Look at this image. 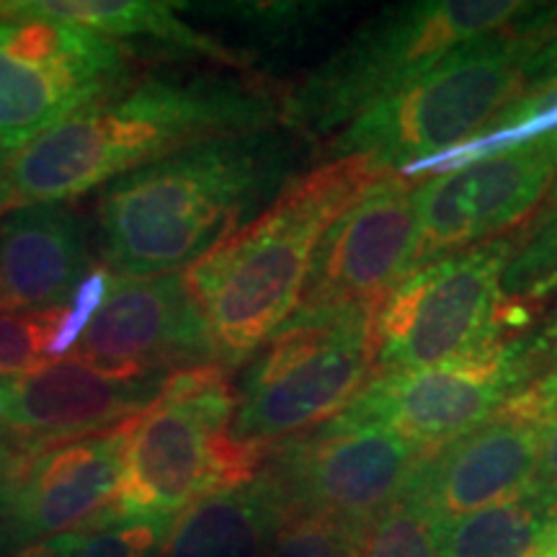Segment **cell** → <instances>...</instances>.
I'll return each instance as SVG.
<instances>
[{"instance_id": "obj_4", "label": "cell", "mask_w": 557, "mask_h": 557, "mask_svg": "<svg viewBox=\"0 0 557 557\" xmlns=\"http://www.w3.org/2000/svg\"><path fill=\"white\" fill-rule=\"evenodd\" d=\"M540 9L524 0H410L369 16L282 99V124L308 143L338 135L470 41Z\"/></svg>"}, {"instance_id": "obj_21", "label": "cell", "mask_w": 557, "mask_h": 557, "mask_svg": "<svg viewBox=\"0 0 557 557\" xmlns=\"http://www.w3.org/2000/svg\"><path fill=\"white\" fill-rule=\"evenodd\" d=\"M555 513L529 493L436 524L438 557H529Z\"/></svg>"}, {"instance_id": "obj_24", "label": "cell", "mask_w": 557, "mask_h": 557, "mask_svg": "<svg viewBox=\"0 0 557 557\" xmlns=\"http://www.w3.org/2000/svg\"><path fill=\"white\" fill-rule=\"evenodd\" d=\"M359 557H438L436 521L403 493L364 527Z\"/></svg>"}, {"instance_id": "obj_3", "label": "cell", "mask_w": 557, "mask_h": 557, "mask_svg": "<svg viewBox=\"0 0 557 557\" xmlns=\"http://www.w3.org/2000/svg\"><path fill=\"white\" fill-rule=\"evenodd\" d=\"M380 176L385 171L367 158L323 160L184 271L222 367L250 359L289 323L320 238Z\"/></svg>"}, {"instance_id": "obj_31", "label": "cell", "mask_w": 557, "mask_h": 557, "mask_svg": "<svg viewBox=\"0 0 557 557\" xmlns=\"http://www.w3.org/2000/svg\"><path fill=\"white\" fill-rule=\"evenodd\" d=\"M16 475V472H13ZM11 478L0 483V557L13 555V537H11Z\"/></svg>"}, {"instance_id": "obj_17", "label": "cell", "mask_w": 557, "mask_h": 557, "mask_svg": "<svg viewBox=\"0 0 557 557\" xmlns=\"http://www.w3.org/2000/svg\"><path fill=\"white\" fill-rule=\"evenodd\" d=\"M547 421L504 408L455 442L426 451L406 491L436 524L524 496Z\"/></svg>"}, {"instance_id": "obj_14", "label": "cell", "mask_w": 557, "mask_h": 557, "mask_svg": "<svg viewBox=\"0 0 557 557\" xmlns=\"http://www.w3.org/2000/svg\"><path fill=\"white\" fill-rule=\"evenodd\" d=\"M70 357L122 374L220 364L181 271L145 278L109 274L107 297Z\"/></svg>"}, {"instance_id": "obj_28", "label": "cell", "mask_w": 557, "mask_h": 557, "mask_svg": "<svg viewBox=\"0 0 557 557\" xmlns=\"http://www.w3.org/2000/svg\"><path fill=\"white\" fill-rule=\"evenodd\" d=\"M524 73L529 90L547 88L557 83V5L545 3L532 24Z\"/></svg>"}, {"instance_id": "obj_15", "label": "cell", "mask_w": 557, "mask_h": 557, "mask_svg": "<svg viewBox=\"0 0 557 557\" xmlns=\"http://www.w3.org/2000/svg\"><path fill=\"white\" fill-rule=\"evenodd\" d=\"M169 372L122 374L62 357L26 377L0 382V431L29 455L103 434L143 416Z\"/></svg>"}, {"instance_id": "obj_34", "label": "cell", "mask_w": 557, "mask_h": 557, "mask_svg": "<svg viewBox=\"0 0 557 557\" xmlns=\"http://www.w3.org/2000/svg\"><path fill=\"white\" fill-rule=\"evenodd\" d=\"M529 557H557V517L549 521L545 534H542Z\"/></svg>"}, {"instance_id": "obj_26", "label": "cell", "mask_w": 557, "mask_h": 557, "mask_svg": "<svg viewBox=\"0 0 557 557\" xmlns=\"http://www.w3.org/2000/svg\"><path fill=\"white\" fill-rule=\"evenodd\" d=\"M160 534L145 524H111L60 534L11 557H156Z\"/></svg>"}, {"instance_id": "obj_2", "label": "cell", "mask_w": 557, "mask_h": 557, "mask_svg": "<svg viewBox=\"0 0 557 557\" xmlns=\"http://www.w3.org/2000/svg\"><path fill=\"white\" fill-rule=\"evenodd\" d=\"M282 99L256 75L165 73L90 103L13 156L11 212L96 186L220 137L282 124Z\"/></svg>"}, {"instance_id": "obj_7", "label": "cell", "mask_w": 557, "mask_h": 557, "mask_svg": "<svg viewBox=\"0 0 557 557\" xmlns=\"http://www.w3.org/2000/svg\"><path fill=\"white\" fill-rule=\"evenodd\" d=\"M374 318L377 308L289 318L243 374L233 444L267 459L338 416L374 374Z\"/></svg>"}, {"instance_id": "obj_10", "label": "cell", "mask_w": 557, "mask_h": 557, "mask_svg": "<svg viewBox=\"0 0 557 557\" xmlns=\"http://www.w3.org/2000/svg\"><path fill=\"white\" fill-rule=\"evenodd\" d=\"M540 348L542 338L513 341L449 364L377 372L344 410L431 451L491 421L524 393Z\"/></svg>"}, {"instance_id": "obj_27", "label": "cell", "mask_w": 557, "mask_h": 557, "mask_svg": "<svg viewBox=\"0 0 557 557\" xmlns=\"http://www.w3.org/2000/svg\"><path fill=\"white\" fill-rule=\"evenodd\" d=\"M519 248L508 263L504 284L508 289H545L549 267L557 259V181L537 212L517 230Z\"/></svg>"}, {"instance_id": "obj_1", "label": "cell", "mask_w": 557, "mask_h": 557, "mask_svg": "<svg viewBox=\"0 0 557 557\" xmlns=\"http://www.w3.org/2000/svg\"><path fill=\"white\" fill-rule=\"evenodd\" d=\"M310 143L284 124L194 145L103 186L96 220L114 278L173 274L287 191Z\"/></svg>"}, {"instance_id": "obj_13", "label": "cell", "mask_w": 557, "mask_h": 557, "mask_svg": "<svg viewBox=\"0 0 557 557\" xmlns=\"http://www.w3.org/2000/svg\"><path fill=\"white\" fill-rule=\"evenodd\" d=\"M416 267V181L385 173L325 230L295 315L380 308Z\"/></svg>"}, {"instance_id": "obj_25", "label": "cell", "mask_w": 557, "mask_h": 557, "mask_svg": "<svg viewBox=\"0 0 557 557\" xmlns=\"http://www.w3.org/2000/svg\"><path fill=\"white\" fill-rule=\"evenodd\" d=\"M364 529L329 513L289 508L271 540L267 557H359Z\"/></svg>"}, {"instance_id": "obj_32", "label": "cell", "mask_w": 557, "mask_h": 557, "mask_svg": "<svg viewBox=\"0 0 557 557\" xmlns=\"http://www.w3.org/2000/svg\"><path fill=\"white\" fill-rule=\"evenodd\" d=\"M29 457V451L21 449L16 442H11V438L0 431V483H3L5 478H11Z\"/></svg>"}, {"instance_id": "obj_19", "label": "cell", "mask_w": 557, "mask_h": 557, "mask_svg": "<svg viewBox=\"0 0 557 557\" xmlns=\"http://www.w3.org/2000/svg\"><path fill=\"white\" fill-rule=\"evenodd\" d=\"M287 511L274 478L261 468L246 483L186 508L163 534L156 557H267Z\"/></svg>"}, {"instance_id": "obj_11", "label": "cell", "mask_w": 557, "mask_h": 557, "mask_svg": "<svg viewBox=\"0 0 557 557\" xmlns=\"http://www.w3.org/2000/svg\"><path fill=\"white\" fill-rule=\"evenodd\" d=\"M426 451L380 423L341 410L263 462L289 508L329 513L364 529L408 491Z\"/></svg>"}, {"instance_id": "obj_22", "label": "cell", "mask_w": 557, "mask_h": 557, "mask_svg": "<svg viewBox=\"0 0 557 557\" xmlns=\"http://www.w3.org/2000/svg\"><path fill=\"white\" fill-rule=\"evenodd\" d=\"M191 9L201 16L230 21L235 29L269 47H295L333 16L329 3H207Z\"/></svg>"}, {"instance_id": "obj_6", "label": "cell", "mask_w": 557, "mask_h": 557, "mask_svg": "<svg viewBox=\"0 0 557 557\" xmlns=\"http://www.w3.org/2000/svg\"><path fill=\"white\" fill-rule=\"evenodd\" d=\"M235 408L227 367L171 374L163 395L132 421L114 524H145L163 537L199 498L253 478L267 459L233 444Z\"/></svg>"}, {"instance_id": "obj_35", "label": "cell", "mask_w": 557, "mask_h": 557, "mask_svg": "<svg viewBox=\"0 0 557 557\" xmlns=\"http://www.w3.org/2000/svg\"><path fill=\"white\" fill-rule=\"evenodd\" d=\"M557 284V269L553 271V274H549V278H547V284H545V289H549V287H555Z\"/></svg>"}, {"instance_id": "obj_23", "label": "cell", "mask_w": 557, "mask_h": 557, "mask_svg": "<svg viewBox=\"0 0 557 557\" xmlns=\"http://www.w3.org/2000/svg\"><path fill=\"white\" fill-rule=\"evenodd\" d=\"M65 320L67 305L24 315L0 312V382L26 377L54 361Z\"/></svg>"}, {"instance_id": "obj_33", "label": "cell", "mask_w": 557, "mask_h": 557, "mask_svg": "<svg viewBox=\"0 0 557 557\" xmlns=\"http://www.w3.org/2000/svg\"><path fill=\"white\" fill-rule=\"evenodd\" d=\"M11 152L0 150V218L11 212Z\"/></svg>"}, {"instance_id": "obj_29", "label": "cell", "mask_w": 557, "mask_h": 557, "mask_svg": "<svg viewBox=\"0 0 557 557\" xmlns=\"http://www.w3.org/2000/svg\"><path fill=\"white\" fill-rule=\"evenodd\" d=\"M527 493L542 508H547L549 513L557 517V416L549 418L545 426L537 468H534V478L529 483Z\"/></svg>"}, {"instance_id": "obj_18", "label": "cell", "mask_w": 557, "mask_h": 557, "mask_svg": "<svg viewBox=\"0 0 557 557\" xmlns=\"http://www.w3.org/2000/svg\"><path fill=\"white\" fill-rule=\"evenodd\" d=\"M88 267L86 233L67 201L18 207L0 218V312L65 308Z\"/></svg>"}, {"instance_id": "obj_9", "label": "cell", "mask_w": 557, "mask_h": 557, "mask_svg": "<svg viewBox=\"0 0 557 557\" xmlns=\"http://www.w3.org/2000/svg\"><path fill=\"white\" fill-rule=\"evenodd\" d=\"M132 83L116 39L0 0V150L16 156L54 124Z\"/></svg>"}, {"instance_id": "obj_12", "label": "cell", "mask_w": 557, "mask_h": 557, "mask_svg": "<svg viewBox=\"0 0 557 557\" xmlns=\"http://www.w3.org/2000/svg\"><path fill=\"white\" fill-rule=\"evenodd\" d=\"M555 181L557 129L429 173L416 184L418 267L521 227Z\"/></svg>"}, {"instance_id": "obj_5", "label": "cell", "mask_w": 557, "mask_h": 557, "mask_svg": "<svg viewBox=\"0 0 557 557\" xmlns=\"http://www.w3.org/2000/svg\"><path fill=\"white\" fill-rule=\"evenodd\" d=\"M540 9L493 37L470 41L374 103L325 145L329 158H367L385 173H413L478 139L529 94V37Z\"/></svg>"}, {"instance_id": "obj_16", "label": "cell", "mask_w": 557, "mask_h": 557, "mask_svg": "<svg viewBox=\"0 0 557 557\" xmlns=\"http://www.w3.org/2000/svg\"><path fill=\"white\" fill-rule=\"evenodd\" d=\"M129 423L32 455L11 480L13 555L60 534L114 524Z\"/></svg>"}, {"instance_id": "obj_30", "label": "cell", "mask_w": 557, "mask_h": 557, "mask_svg": "<svg viewBox=\"0 0 557 557\" xmlns=\"http://www.w3.org/2000/svg\"><path fill=\"white\" fill-rule=\"evenodd\" d=\"M508 408H513L517 413H524L529 418H537V421H549L557 416V364L549 369L540 382H532L524 393H519L517 398L508 403Z\"/></svg>"}, {"instance_id": "obj_8", "label": "cell", "mask_w": 557, "mask_h": 557, "mask_svg": "<svg viewBox=\"0 0 557 557\" xmlns=\"http://www.w3.org/2000/svg\"><path fill=\"white\" fill-rule=\"evenodd\" d=\"M517 233L418 267L374 318V374L470 359L498 346L504 276Z\"/></svg>"}, {"instance_id": "obj_20", "label": "cell", "mask_w": 557, "mask_h": 557, "mask_svg": "<svg viewBox=\"0 0 557 557\" xmlns=\"http://www.w3.org/2000/svg\"><path fill=\"white\" fill-rule=\"evenodd\" d=\"M32 16L81 26L109 39L145 37L184 54L214 60L220 65L246 70L248 62L209 34L184 24L176 16V3L158 0H16Z\"/></svg>"}]
</instances>
